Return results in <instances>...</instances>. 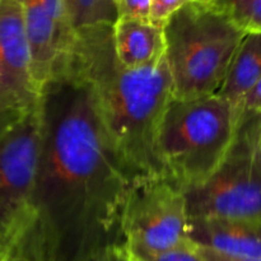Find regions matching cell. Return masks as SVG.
Masks as SVG:
<instances>
[{"label":"cell","instance_id":"cell-17","mask_svg":"<svg viewBox=\"0 0 261 261\" xmlns=\"http://www.w3.org/2000/svg\"><path fill=\"white\" fill-rule=\"evenodd\" d=\"M239 125L244 132L251 150L261 162V114L240 117Z\"/></svg>","mask_w":261,"mask_h":261},{"label":"cell","instance_id":"cell-6","mask_svg":"<svg viewBox=\"0 0 261 261\" xmlns=\"http://www.w3.org/2000/svg\"><path fill=\"white\" fill-rule=\"evenodd\" d=\"M40 138L37 107L0 139V241L12 251L30 232L35 218Z\"/></svg>","mask_w":261,"mask_h":261},{"label":"cell","instance_id":"cell-14","mask_svg":"<svg viewBox=\"0 0 261 261\" xmlns=\"http://www.w3.org/2000/svg\"><path fill=\"white\" fill-rule=\"evenodd\" d=\"M214 3L245 32H261V0H216Z\"/></svg>","mask_w":261,"mask_h":261},{"label":"cell","instance_id":"cell-16","mask_svg":"<svg viewBox=\"0 0 261 261\" xmlns=\"http://www.w3.org/2000/svg\"><path fill=\"white\" fill-rule=\"evenodd\" d=\"M134 261H205L195 247L177 249L160 254H138L129 255Z\"/></svg>","mask_w":261,"mask_h":261},{"label":"cell","instance_id":"cell-22","mask_svg":"<svg viewBox=\"0 0 261 261\" xmlns=\"http://www.w3.org/2000/svg\"><path fill=\"white\" fill-rule=\"evenodd\" d=\"M196 250H198L199 254L201 255L205 261H261L260 259H244V257H233L228 256V255L219 254V252L213 251L211 249H205V247H199L196 246Z\"/></svg>","mask_w":261,"mask_h":261},{"label":"cell","instance_id":"cell-15","mask_svg":"<svg viewBox=\"0 0 261 261\" xmlns=\"http://www.w3.org/2000/svg\"><path fill=\"white\" fill-rule=\"evenodd\" d=\"M28 114L30 112H25L24 110L20 109L0 89V139L8 134L15 125L19 124Z\"/></svg>","mask_w":261,"mask_h":261},{"label":"cell","instance_id":"cell-9","mask_svg":"<svg viewBox=\"0 0 261 261\" xmlns=\"http://www.w3.org/2000/svg\"><path fill=\"white\" fill-rule=\"evenodd\" d=\"M0 89L25 112L38 107L40 89L32 74V56L20 5L0 2Z\"/></svg>","mask_w":261,"mask_h":261},{"label":"cell","instance_id":"cell-3","mask_svg":"<svg viewBox=\"0 0 261 261\" xmlns=\"http://www.w3.org/2000/svg\"><path fill=\"white\" fill-rule=\"evenodd\" d=\"M240 124L236 107L218 94L172 98L157 130L165 172L181 189L208 180L231 149Z\"/></svg>","mask_w":261,"mask_h":261},{"label":"cell","instance_id":"cell-19","mask_svg":"<svg viewBox=\"0 0 261 261\" xmlns=\"http://www.w3.org/2000/svg\"><path fill=\"white\" fill-rule=\"evenodd\" d=\"M119 18L150 20V0H115Z\"/></svg>","mask_w":261,"mask_h":261},{"label":"cell","instance_id":"cell-7","mask_svg":"<svg viewBox=\"0 0 261 261\" xmlns=\"http://www.w3.org/2000/svg\"><path fill=\"white\" fill-rule=\"evenodd\" d=\"M191 218L261 221V162L239 125L236 138L216 172L182 189Z\"/></svg>","mask_w":261,"mask_h":261},{"label":"cell","instance_id":"cell-24","mask_svg":"<svg viewBox=\"0 0 261 261\" xmlns=\"http://www.w3.org/2000/svg\"><path fill=\"white\" fill-rule=\"evenodd\" d=\"M8 261H37V260L31 259V257L24 256V255H12Z\"/></svg>","mask_w":261,"mask_h":261},{"label":"cell","instance_id":"cell-12","mask_svg":"<svg viewBox=\"0 0 261 261\" xmlns=\"http://www.w3.org/2000/svg\"><path fill=\"white\" fill-rule=\"evenodd\" d=\"M261 78V32H246L232 58L218 96L239 111L242 98Z\"/></svg>","mask_w":261,"mask_h":261},{"label":"cell","instance_id":"cell-4","mask_svg":"<svg viewBox=\"0 0 261 261\" xmlns=\"http://www.w3.org/2000/svg\"><path fill=\"white\" fill-rule=\"evenodd\" d=\"M245 31L216 3L189 2L163 25L172 97L217 94Z\"/></svg>","mask_w":261,"mask_h":261},{"label":"cell","instance_id":"cell-26","mask_svg":"<svg viewBox=\"0 0 261 261\" xmlns=\"http://www.w3.org/2000/svg\"><path fill=\"white\" fill-rule=\"evenodd\" d=\"M0 2H2V0H0Z\"/></svg>","mask_w":261,"mask_h":261},{"label":"cell","instance_id":"cell-11","mask_svg":"<svg viewBox=\"0 0 261 261\" xmlns=\"http://www.w3.org/2000/svg\"><path fill=\"white\" fill-rule=\"evenodd\" d=\"M114 47L126 68L157 63L165 56L163 27L150 20L119 18L114 24Z\"/></svg>","mask_w":261,"mask_h":261},{"label":"cell","instance_id":"cell-2","mask_svg":"<svg viewBox=\"0 0 261 261\" xmlns=\"http://www.w3.org/2000/svg\"><path fill=\"white\" fill-rule=\"evenodd\" d=\"M66 63L89 87L97 112L127 165L140 176H167L157 153V130L172 98L165 56L140 68L120 63L114 24L74 31Z\"/></svg>","mask_w":261,"mask_h":261},{"label":"cell","instance_id":"cell-10","mask_svg":"<svg viewBox=\"0 0 261 261\" xmlns=\"http://www.w3.org/2000/svg\"><path fill=\"white\" fill-rule=\"evenodd\" d=\"M190 239L196 246L228 256L261 257V221L191 218Z\"/></svg>","mask_w":261,"mask_h":261},{"label":"cell","instance_id":"cell-1","mask_svg":"<svg viewBox=\"0 0 261 261\" xmlns=\"http://www.w3.org/2000/svg\"><path fill=\"white\" fill-rule=\"evenodd\" d=\"M33 224L12 255L91 261L124 246L121 218L139 177L110 138L93 96L64 59L41 88Z\"/></svg>","mask_w":261,"mask_h":261},{"label":"cell","instance_id":"cell-23","mask_svg":"<svg viewBox=\"0 0 261 261\" xmlns=\"http://www.w3.org/2000/svg\"><path fill=\"white\" fill-rule=\"evenodd\" d=\"M12 249L4 242L0 241V261H8L9 257L12 256Z\"/></svg>","mask_w":261,"mask_h":261},{"label":"cell","instance_id":"cell-8","mask_svg":"<svg viewBox=\"0 0 261 261\" xmlns=\"http://www.w3.org/2000/svg\"><path fill=\"white\" fill-rule=\"evenodd\" d=\"M20 5L32 56V74L37 88L54 74L66 58L74 30L66 17L63 0H17Z\"/></svg>","mask_w":261,"mask_h":261},{"label":"cell","instance_id":"cell-25","mask_svg":"<svg viewBox=\"0 0 261 261\" xmlns=\"http://www.w3.org/2000/svg\"><path fill=\"white\" fill-rule=\"evenodd\" d=\"M190 2H199V3H214L216 0H190Z\"/></svg>","mask_w":261,"mask_h":261},{"label":"cell","instance_id":"cell-13","mask_svg":"<svg viewBox=\"0 0 261 261\" xmlns=\"http://www.w3.org/2000/svg\"><path fill=\"white\" fill-rule=\"evenodd\" d=\"M66 17L74 31L97 24H115V0H63Z\"/></svg>","mask_w":261,"mask_h":261},{"label":"cell","instance_id":"cell-21","mask_svg":"<svg viewBox=\"0 0 261 261\" xmlns=\"http://www.w3.org/2000/svg\"><path fill=\"white\" fill-rule=\"evenodd\" d=\"M91 261H134L129 256L124 246H112L103 250Z\"/></svg>","mask_w":261,"mask_h":261},{"label":"cell","instance_id":"cell-5","mask_svg":"<svg viewBox=\"0 0 261 261\" xmlns=\"http://www.w3.org/2000/svg\"><path fill=\"white\" fill-rule=\"evenodd\" d=\"M129 255L160 254L196 245L184 190L168 176H139L127 195L121 218Z\"/></svg>","mask_w":261,"mask_h":261},{"label":"cell","instance_id":"cell-18","mask_svg":"<svg viewBox=\"0 0 261 261\" xmlns=\"http://www.w3.org/2000/svg\"><path fill=\"white\" fill-rule=\"evenodd\" d=\"M190 0H150V22L163 25Z\"/></svg>","mask_w":261,"mask_h":261},{"label":"cell","instance_id":"cell-20","mask_svg":"<svg viewBox=\"0 0 261 261\" xmlns=\"http://www.w3.org/2000/svg\"><path fill=\"white\" fill-rule=\"evenodd\" d=\"M240 117L261 114V78L251 87L239 106Z\"/></svg>","mask_w":261,"mask_h":261}]
</instances>
